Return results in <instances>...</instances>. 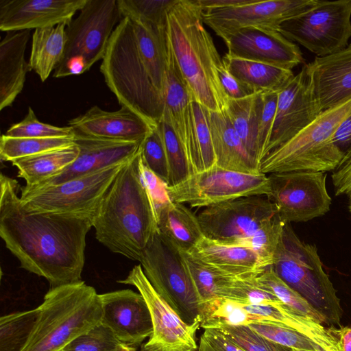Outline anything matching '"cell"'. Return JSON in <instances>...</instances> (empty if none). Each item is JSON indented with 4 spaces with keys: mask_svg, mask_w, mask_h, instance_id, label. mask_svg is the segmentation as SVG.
Wrapping results in <instances>:
<instances>
[{
    "mask_svg": "<svg viewBox=\"0 0 351 351\" xmlns=\"http://www.w3.org/2000/svg\"><path fill=\"white\" fill-rule=\"evenodd\" d=\"M172 202L194 208L211 205L253 195L271 193L268 176L265 173H245L217 165L191 174L182 182L168 186Z\"/></svg>",
    "mask_w": 351,
    "mask_h": 351,
    "instance_id": "cell-13",
    "label": "cell"
},
{
    "mask_svg": "<svg viewBox=\"0 0 351 351\" xmlns=\"http://www.w3.org/2000/svg\"><path fill=\"white\" fill-rule=\"evenodd\" d=\"M217 166L245 173H260V165L247 152L226 110H207Z\"/></svg>",
    "mask_w": 351,
    "mask_h": 351,
    "instance_id": "cell-26",
    "label": "cell"
},
{
    "mask_svg": "<svg viewBox=\"0 0 351 351\" xmlns=\"http://www.w3.org/2000/svg\"><path fill=\"white\" fill-rule=\"evenodd\" d=\"M66 24L36 29L32 34L29 64L45 82L61 62L66 43Z\"/></svg>",
    "mask_w": 351,
    "mask_h": 351,
    "instance_id": "cell-33",
    "label": "cell"
},
{
    "mask_svg": "<svg viewBox=\"0 0 351 351\" xmlns=\"http://www.w3.org/2000/svg\"><path fill=\"white\" fill-rule=\"evenodd\" d=\"M140 152L144 165L168 184L169 179L168 159L158 124L141 142Z\"/></svg>",
    "mask_w": 351,
    "mask_h": 351,
    "instance_id": "cell-44",
    "label": "cell"
},
{
    "mask_svg": "<svg viewBox=\"0 0 351 351\" xmlns=\"http://www.w3.org/2000/svg\"><path fill=\"white\" fill-rule=\"evenodd\" d=\"M320 114L304 64L301 71L278 93L275 119L262 160L311 124Z\"/></svg>",
    "mask_w": 351,
    "mask_h": 351,
    "instance_id": "cell-17",
    "label": "cell"
},
{
    "mask_svg": "<svg viewBox=\"0 0 351 351\" xmlns=\"http://www.w3.org/2000/svg\"><path fill=\"white\" fill-rule=\"evenodd\" d=\"M227 54L292 70L305 60L299 47L271 29L249 27L237 30L222 39Z\"/></svg>",
    "mask_w": 351,
    "mask_h": 351,
    "instance_id": "cell-18",
    "label": "cell"
},
{
    "mask_svg": "<svg viewBox=\"0 0 351 351\" xmlns=\"http://www.w3.org/2000/svg\"><path fill=\"white\" fill-rule=\"evenodd\" d=\"M256 278L235 280L219 298L244 305L284 304L274 293L261 287Z\"/></svg>",
    "mask_w": 351,
    "mask_h": 351,
    "instance_id": "cell-43",
    "label": "cell"
},
{
    "mask_svg": "<svg viewBox=\"0 0 351 351\" xmlns=\"http://www.w3.org/2000/svg\"><path fill=\"white\" fill-rule=\"evenodd\" d=\"M262 93L239 99H228L226 114L247 152L260 165L258 128Z\"/></svg>",
    "mask_w": 351,
    "mask_h": 351,
    "instance_id": "cell-34",
    "label": "cell"
},
{
    "mask_svg": "<svg viewBox=\"0 0 351 351\" xmlns=\"http://www.w3.org/2000/svg\"><path fill=\"white\" fill-rule=\"evenodd\" d=\"M159 295L188 325L201 324V304L180 252L156 231L139 261Z\"/></svg>",
    "mask_w": 351,
    "mask_h": 351,
    "instance_id": "cell-9",
    "label": "cell"
},
{
    "mask_svg": "<svg viewBox=\"0 0 351 351\" xmlns=\"http://www.w3.org/2000/svg\"><path fill=\"white\" fill-rule=\"evenodd\" d=\"M268 178L269 197L283 222H306L330 210L332 198L326 189L325 172H279Z\"/></svg>",
    "mask_w": 351,
    "mask_h": 351,
    "instance_id": "cell-14",
    "label": "cell"
},
{
    "mask_svg": "<svg viewBox=\"0 0 351 351\" xmlns=\"http://www.w3.org/2000/svg\"><path fill=\"white\" fill-rule=\"evenodd\" d=\"M351 112V98L322 112L292 138L271 152L260 163L262 173L334 171L343 158L333 135Z\"/></svg>",
    "mask_w": 351,
    "mask_h": 351,
    "instance_id": "cell-7",
    "label": "cell"
},
{
    "mask_svg": "<svg viewBox=\"0 0 351 351\" xmlns=\"http://www.w3.org/2000/svg\"><path fill=\"white\" fill-rule=\"evenodd\" d=\"M123 344L101 322L69 343L64 351H117Z\"/></svg>",
    "mask_w": 351,
    "mask_h": 351,
    "instance_id": "cell-46",
    "label": "cell"
},
{
    "mask_svg": "<svg viewBox=\"0 0 351 351\" xmlns=\"http://www.w3.org/2000/svg\"><path fill=\"white\" fill-rule=\"evenodd\" d=\"M202 336L210 344L221 351H245L217 329H204Z\"/></svg>",
    "mask_w": 351,
    "mask_h": 351,
    "instance_id": "cell-52",
    "label": "cell"
},
{
    "mask_svg": "<svg viewBox=\"0 0 351 351\" xmlns=\"http://www.w3.org/2000/svg\"><path fill=\"white\" fill-rule=\"evenodd\" d=\"M74 138H15L3 134L0 140L1 160H14L36 155L74 143Z\"/></svg>",
    "mask_w": 351,
    "mask_h": 351,
    "instance_id": "cell-37",
    "label": "cell"
},
{
    "mask_svg": "<svg viewBox=\"0 0 351 351\" xmlns=\"http://www.w3.org/2000/svg\"><path fill=\"white\" fill-rule=\"evenodd\" d=\"M121 19L117 0H87L66 27L64 56L53 76L80 75L103 60L114 27Z\"/></svg>",
    "mask_w": 351,
    "mask_h": 351,
    "instance_id": "cell-8",
    "label": "cell"
},
{
    "mask_svg": "<svg viewBox=\"0 0 351 351\" xmlns=\"http://www.w3.org/2000/svg\"><path fill=\"white\" fill-rule=\"evenodd\" d=\"M30 30L8 32L0 43V110L11 106L22 92L27 72L25 59Z\"/></svg>",
    "mask_w": 351,
    "mask_h": 351,
    "instance_id": "cell-25",
    "label": "cell"
},
{
    "mask_svg": "<svg viewBox=\"0 0 351 351\" xmlns=\"http://www.w3.org/2000/svg\"><path fill=\"white\" fill-rule=\"evenodd\" d=\"M5 134L15 138H74L75 132L70 126L58 127L40 121L29 107L24 119L11 125Z\"/></svg>",
    "mask_w": 351,
    "mask_h": 351,
    "instance_id": "cell-42",
    "label": "cell"
},
{
    "mask_svg": "<svg viewBox=\"0 0 351 351\" xmlns=\"http://www.w3.org/2000/svg\"><path fill=\"white\" fill-rule=\"evenodd\" d=\"M163 100L164 111L162 119L170 123L184 147L189 130V106L193 99L182 77L168 43Z\"/></svg>",
    "mask_w": 351,
    "mask_h": 351,
    "instance_id": "cell-27",
    "label": "cell"
},
{
    "mask_svg": "<svg viewBox=\"0 0 351 351\" xmlns=\"http://www.w3.org/2000/svg\"><path fill=\"white\" fill-rule=\"evenodd\" d=\"M37 308L36 320L22 351H60L102 317L99 294L83 280L51 287Z\"/></svg>",
    "mask_w": 351,
    "mask_h": 351,
    "instance_id": "cell-4",
    "label": "cell"
},
{
    "mask_svg": "<svg viewBox=\"0 0 351 351\" xmlns=\"http://www.w3.org/2000/svg\"><path fill=\"white\" fill-rule=\"evenodd\" d=\"M348 208L349 210V213L351 215V193H350L348 195Z\"/></svg>",
    "mask_w": 351,
    "mask_h": 351,
    "instance_id": "cell-57",
    "label": "cell"
},
{
    "mask_svg": "<svg viewBox=\"0 0 351 351\" xmlns=\"http://www.w3.org/2000/svg\"><path fill=\"white\" fill-rule=\"evenodd\" d=\"M102 306L101 322L124 345L135 347L149 337L153 324L143 296L131 289L99 294Z\"/></svg>",
    "mask_w": 351,
    "mask_h": 351,
    "instance_id": "cell-19",
    "label": "cell"
},
{
    "mask_svg": "<svg viewBox=\"0 0 351 351\" xmlns=\"http://www.w3.org/2000/svg\"><path fill=\"white\" fill-rule=\"evenodd\" d=\"M141 60L155 86L163 96L167 63L165 25L131 20Z\"/></svg>",
    "mask_w": 351,
    "mask_h": 351,
    "instance_id": "cell-28",
    "label": "cell"
},
{
    "mask_svg": "<svg viewBox=\"0 0 351 351\" xmlns=\"http://www.w3.org/2000/svg\"><path fill=\"white\" fill-rule=\"evenodd\" d=\"M140 173L143 184L158 220L160 211L172 202L167 190L168 184L149 170L143 162L142 158L140 163Z\"/></svg>",
    "mask_w": 351,
    "mask_h": 351,
    "instance_id": "cell-47",
    "label": "cell"
},
{
    "mask_svg": "<svg viewBox=\"0 0 351 351\" xmlns=\"http://www.w3.org/2000/svg\"><path fill=\"white\" fill-rule=\"evenodd\" d=\"M162 136L169 168L168 186L176 185L191 175L189 161L183 145L170 123L164 119L158 123Z\"/></svg>",
    "mask_w": 351,
    "mask_h": 351,
    "instance_id": "cell-39",
    "label": "cell"
},
{
    "mask_svg": "<svg viewBox=\"0 0 351 351\" xmlns=\"http://www.w3.org/2000/svg\"><path fill=\"white\" fill-rule=\"evenodd\" d=\"M278 92H263L262 104L259 114L258 141L259 146V160H262V155L268 141L274 124Z\"/></svg>",
    "mask_w": 351,
    "mask_h": 351,
    "instance_id": "cell-48",
    "label": "cell"
},
{
    "mask_svg": "<svg viewBox=\"0 0 351 351\" xmlns=\"http://www.w3.org/2000/svg\"><path fill=\"white\" fill-rule=\"evenodd\" d=\"M158 231L177 250L189 252L204 237L197 215L184 204L172 202L158 216Z\"/></svg>",
    "mask_w": 351,
    "mask_h": 351,
    "instance_id": "cell-29",
    "label": "cell"
},
{
    "mask_svg": "<svg viewBox=\"0 0 351 351\" xmlns=\"http://www.w3.org/2000/svg\"><path fill=\"white\" fill-rule=\"evenodd\" d=\"M276 274L324 318L330 328L340 326L343 310L317 247L302 241L285 223L271 265Z\"/></svg>",
    "mask_w": 351,
    "mask_h": 351,
    "instance_id": "cell-6",
    "label": "cell"
},
{
    "mask_svg": "<svg viewBox=\"0 0 351 351\" xmlns=\"http://www.w3.org/2000/svg\"><path fill=\"white\" fill-rule=\"evenodd\" d=\"M331 177L337 196L351 193V158L340 163Z\"/></svg>",
    "mask_w": 351,
    "mask_h": 351,
    "instance_id": "cell-51",
    "label": "cell"
},
{
    "mask_svg": "<svg viewBox=\"0 0 351 351\" xmlns=\"http://www.w3.org/2000/svg\"><path fill=\"white\" fill-rule=\"evenodd\" d=\"M87 0H0L3 32L68 25Z\"/></svg>",
    "mask_w": 351,
    "mask_h": 351,
    "instance_id": "cell-21",
    "label": "cell"
},
{
    "mask_svg": "<svg viewBox=\"0 0 351 351\" xmlns=\"http://www.w3.org/2000/svg\"><path fill=\"white\" fill-rule=\"evenodd\" d=\"M37 316V308L2 316L0 318V351H22Z\"/></svg>",
    "mask_w": 351,
    "mask_h": 351,
    "instance_id": "cell-36",
    "label": "cell"
},
{
    "mask_svg": "<svg viewBox=\"0 0 351 351\" xmlns=\"http://www.w3.org/2000/svg\"><path fill=\"white\" fill-rule=\"evenodd\" d=\"M117 282L136 287L148 305L153 332L141 351H197L196 332L200 325H188L179 317L154 289L141 264Z\"/></svg>",
    "mask_w": 351,
    "mask_h": 351,
    "instance_id": "cell-15",
    "label": "cell"
},
{
    "mask_svg": "<svg viewBox=\"0 0 351 351\" xmlns=\"http://www.w3.org/2000/svg\"><path fill=\"white\" fill-rule=\"evenodd\" d=\"M333 142L343 154L340 163L351 158V112L337 127L333 135Z\"/></svg>",
    "mask_w": 351,
    "mask_h": 351,
    "instance_id": "cell-50",
    "label": "cell"
},
{
    "mask_svg": "<svg viewBox=\"0 0 351 351\" xmlns=\"http://www.w3.org/2000/svg\"><path fill=\"white\" fill-rule=\"evenodd\" d=\"M74 132L97 138L141 143L156 125L130 108L106 111L94 106L68 122Z\"/></svg>",
    "mask_w": 351,
    "mask_h": 351,
    "instance_id": "cell-22",
    "label": "cell"
},
{
    "mask_svg": "<svg viewBox=\"0 0 351 351\" xmlns=\"http://www.w3.org/2000/svg\"><path fill=\"white\" fill-rule=\"evenodd\" d=\"M138 152L119 171L104 195L93 221L98 241L114 253L140 261L156 217L143 184Z\"/></svg>",
    "mask_w": 351,
    "mask_h": 351,
    "instance_id": "cell-2",
    "label": "cell"
},
{
    "mask_svg": "<svg viewBox=\"0 0 351 351\" xmlns=\"http://www.w3.org/2000/svg\"><path fill=\"white\" fill-rule=\"evenodd\" d=\"M117 351H136L135 347L128 346L126 345H123L119 350Z\"/></svg>",
    "mask_w": 351,
    "mask_h": 351,
    "instance_id": "cell-56",
    "label": "cell"
},
{
    "mask_svg": "<svg viewBox=\"0 0 351 351\" xmlns=\"http://www.w3.org/2000/svg\"><path fill=\"white\" fill-rule=\"evenodd\" d=\"M175 0H117L122 18L165 26L167 13Z\"/></svg>",
    "mask_w": 351,
    "mask_h": 351,
    "instance_id": "cell-41",
    "label": "cell"
},
{
    "mask_svg": "<svg viewBox=\"0 0 351 351\" xmlns=\"http://www.w3.org/2000/svg\"><path fill=\"white\" fill-rule=\"evenodd\" d=\"M75 144L12 160L18 176L25 181L26 188L34 187L57 175L73 163L79 155Z\"/></svg>",
    "mask_w": 351,
    "mask_h": 351,
    "instance_id": "cell-32",
    "label": "cell"
},
{
    "mask_svg": "<svg viewBox=\"0 0 351 351\" xmlns=\"http://www.w3.org/2000/svg\"><path fill=\"white\" fill-rule=\"evenodd\" d=\"M337 335L339 351H351V327H341Z\"/></svg>",
    "mask_w": 351,
    "mask_h": 351,
    "instance_id": "cell-54",
    "label": "cell"
},
{
    "mask_svg": "<svg viewBox=\"0 0 351 351\" xmlns=\"http://www.w3.org/2000/svg\"><path fill=\"white\" fill-rule=\"evenodd\" d=\"M60 351H64V350H60Z\"/></svg>",
    "mask_w": 351,
    "mask_h": 351,
    "instance_id": "cell-58",
    "label": "cell"
},
{
    "mask_svg": "<svg viewBox=\"0 0 351 351\" xmlns=\"http://www.w3.org/2000/svg\"><path fill=\"white\" fill-rule=\"evenodd\" d=\"M278 215L277 207L268 196L253 195L205 207L197 218L205 237L246 247Z\"/></svg>",
    "mask_w": 351,
    "mask_h": 351,
    "instance_id": "cell-12",
    "label": "cell"
},
{
    "mask_svg": "<svg viewBox=\"0 0 351 351\" xmlns=\"http://www.w3.org/2000/svg\"><path fill=\"white\" fill-rule=\"evenodd\" d=\"M197 351H221L210 344L202 336L200 337Z\"/></svg>",
    "mask_w": 351,
    "mask_h": 351,
    "instance_id": "cell-55",
    "label": "cell"
},
{
    "mask_svg": "<svg viewBox=\"0 0 351 351\" xmlns=\"http://www.w3.org/2000/svg\"><path fill=\"white\" fill-rule=\"evenodd\" d=\"M202 10L224 8L248 3L251 0H195Z\"/></svg>",
    "mask_w": 351,
    "mask_h": 351,
    "instance_id": "cell-53",
    "label": "cell"
},
{
    "mask_svg": "<svg viewBox=\"0 0 351 351\" xmlns=\"http://www.w3.org/2000/svg\"><path fill=\"white\" fill-rule=\"evenodd\" d=\"M317 0H251L248 3L202 10L204 23L221 39L242 28L275 29L284 21L311 10Z\"/></svg>",
    "mask_w": 351,
    "mask_h": 351,
    "instance_id": "cell-16",
    "label": "cell"
},
{
    "mask_svg": "<svg viewBox=\"0 0 351 351\" xmlns=\"http://www.w3.org/2000/svg\"><path fill=\"white\" fill-rule=\"evenodd\" d=\"M126 162L59 184L21 190L22 205L30 212L86 217L93 221L104 195Z\"/></svg>",
    "mask_w": 351,
    "mask_h": 351,
    "instance_id": "cell-10",
    "label": "cell"
},
{
    "mask_svg": "<svg viewBox=\"0 0 351 351\" xmlns=\"http://www.w3.org/2000/svg\"><path fill=\"white\" fill-rule=\"evenodd\" d=\"M100 71L121 106L153 125L161 120L164 100L141 58L132 21L123 17L115 27Z\"/></svg>",
    "mask_w": 351,
    "mask_h": 351,
    "instance_id": "cell-5",
    "label": "cell"
},
{
    "mask_svg": "<svg viewBox=\"0 0 351 351\" xmlns=\"http://www.w3.org/2000/svg\"><path fill=\"white\" fill-rule=\"evenodd\" d=\"M189 252L204 263L238 279L256 278L266 268L251 248L220 243L205 237Z\"/></svg>",
    "mask_w": 351,
    "mask_h": 351,
    "instance_id": "cell-24",
    "label": "cell"
},
{
    "mask_svg": "<svg viewBox=\"0 0 351 351\" xmlns=\"http://www.w3.org/2000/svg\"><path fill=\"white\" fill-rule=\"evenodd\" d=\"M180 252L191 278L201 305L219 298L227 287L238 280L204 263L189 252L181 251Z\"/></svg>",
    "mask_w": 351,
    "mask_h": 351,
    "instance_id": "cell-35",
    "label": "cell"
},
{
    "mask_svg": "<svg viewBox=\"0 0 351 351\" xmlns=\"http://www.w3.org/2000/svg\"><path fill=\"white\" fill-rule=\"evenodd\" d=\"M218 76L221 85L228 99H239L256 93L251 87L231 74L223 62L218 69Z\"/></svg>",
    "mask_w": 351,
    "mask_h": 351,
    "instance_id": "cell-49",
    "label": "cell"
},
{
    "mask_svg": "<svg viewBox=\"0 0 351 351\" xmlns=\"http://www.w3.org/2000/svg\"><path fill=\"white\" fill-rule=\"evenodd\" d=\"M215 328L245 351H293L263 337L247 325L221 324Z\"/></svg>",
    "mask_w": 351,
    "mask_h": 351,
    "instance_id": "cell-45",
    "label": "cell"
},
{
    "mask_svg": "<svg viewBox=\"0 0 351 351\" xmlns=\"http://www.w3.org/2000/svg\"><path fill=\"white\" fill-rule=\"evenodd\" d=\"M207 110L195 100L190 103L189 130L184 147L191 174L216 165Z\"/></svg>",
    "mask_w": 351,
    "mask_h": 351,
    "instance_id": "cell-30",
    "label": "cell"
},
{
    "mask_svg": "<svg viewBox=\"0 0 351 351\" xmlns=\"http://www.w3.org/2000/svg\"><path fill=\"white\" fill-rule=\"evenodd\" d=\"M258 285L274 293L284 304L314 321L326 324L324 317L298 292L291 289L269 266L256 278Z\"/></svg>",
    "mask_w": 351,
    "mask_h": 351,
    "instance_id": "cell-38",
    "label": "cell"
},
{
    "mask_svg": "<svg viewBox=\"0 0 351 351\" xmlns=\"http://www.w3.org/2000/svg\"><path fill=\"white\" fill-rule=\"evenodd\" d=\"M165 32L193 100L208 111L224 112L228 98L218 76L223 60L204 26L202 10L195 0H175L167 13Z\"/></svg>",
    "mask_w": 351,
    "mask_h": 351,
    "instance_id": "cell-3",
    "label": "cell"
},
{
    "mask_svg": "<svg viewBox=\"0 0 351 351\" xmlns=\"http://www.w3.org/2000/svg\"><path fill=\"white\" fill-rule=\"evenodd\" d=\"M252 329L293 351H327L307 335L289 328L266 323H251Z\"/></svg>",
    "mask_w": 351,
    "mask_h": 351,
    "instance_id": "cell-40",
    "label": "cell"
},
{
    "mask_svg": "<svg viewBox=\"0 0 351 351\" xmlns=\"http://www.w3.org/2000/svg\"><path fill=\"white\" fill-rule=\"evenodd\" d=\"M278 31L317 57L338 52L351 37V0H317L308 11L282 23Z\"/></svg>",
    "mask_w": 351,
    "mask_h": 351,
    "instance_id": "cell-11",
    "label": "cell"
},
{
    "mask_svg": "<svg viewBox=\"0 0 351 351\" xmlns=\"http://www.w3.org/2000/svg\"><path fill=\"white\" fill-rule=\"evenodd\" d=\"M18 182L0 178V236L21 267L51 287L82 281L90 218L30 212L17 195Z\"/></svg>",
    "mask_w": 351,
    "mask_h": 351,
    "instance_id": "cell-1",
    "label": "cell"
},
{
    "mask_svg": "<svg viewBox=\"0 0 351 351\" xmlns=\"http://www.w3.org/2000/svg\"><path fill=\"white\" fill-rule=\"evenodd\" d=\"M73 141L80 152L73 163L38 185L32 188L23 186L21 190L31 191L59 184L126 162L138 152L141 143L97 138L75 132Z\"/></svg>",
    "mask_w": 351,
    "mask_h": 351,
    "instance_id": "cell-20",
    "label": "cell"
},
{
    "mask_svg": "<svg viewBox=\"0 0 351 351\" xmlns=\"http://www.w3.org/2000/svg\"><path fill=\"white\" fill-rule=\"evenodd\" d=\"M229 72L256 93L280 92L295 76L289 70L263 62L235 58H222Z\"/></svg>",
    "mask_w": 351,
    "mask_h": 351,
    "instance_id": "cell-31",
    "label": "cell"
},
{
    "mask_svg": "<svg viewBox=\"0 0 351 351\" xmlns=\"http://www.w3.org/2000/svg\"><path fill=\"white\" fill-rule=\"evenodd\" d=\"M305 66L321 113L351 98V43Z\"/></svg>",
    "mask_w": 351,
    "mask_h": 351,
    "instance_id": "cell-23",
    "label": "cell"
}]
</instances>
